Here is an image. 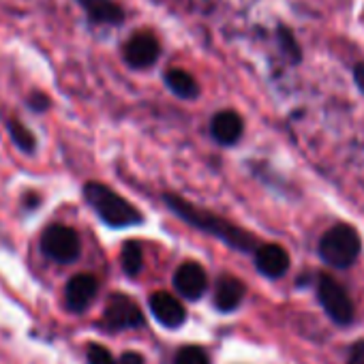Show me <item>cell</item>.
<instances>
[{
	"label": "cell",
	"mask_w": 364,
	"mask_h": 364,
	"mask_svg": "<svg viewBox=\"0 0 364 364\" xmlns=\"http://www.w3.org/2000/svg\"><path fill=\"white\" fill-rule=\"evenodd\" d=\"M163 202L165 206L180 219L185 221L187 225L221 240L223 245H228L230 249L238 251V253H253L257 247H259V240L247 232L245 228L232 223L230 219L213 213V210H206V208H200L198 204L185 200L182 196H176V193H165L163 196Z\"/></svg>",
	"instance_id": "obj_1"
},
{
	"label": "cell",
	"mask_w": 364,
	"mask_h": 364,
	"mask_svg": "<svg viewBox=\"0 0 364 364\" xmlns=\"http://www.w3.org/2000/svg\"><path fill=\"white\" fill-rule=\"evenodd\" d=\"M82 196L86 204L92 208V213L101 219L103 225L112 230H127L144 223V215L122 196H118L112 187L103 182L90 180L84 185Z\"/></svg>",
	"instance_id": "obj_2"
},
{
	"label": "cell",
	"mask_w": 364,
	"mask_h": 364,
	"mask_svg": "<svg viewBox=\"0 0 364 364\" xmlns=\"http://www.w3.org/2000/svg\"><path fill=\"white\" fill-rule=\"evenodd\" d=\"M317 255L326 266L347 270L362 255V236L351 223L338 221L321 234L317 242Z\"/></svg>",
	"instance_id": "obj_3"
},
{
	"label": "cell",
	"mask_w": 364,
	"mask_h": 364,
	"mask_svg": "<svg viewBox=\"0 0 364 364\" xmlns=\"http://www.w3.org/2000/svg\"><path fill=\"white\" fill-rule=\"evenodd\" d=\"M315 294L332 323L345 328L353 321V317H355L353 300H351L349 291L334 277H330L326 272L315 274Z\"/></svg>",
	"instance_id": "obj_4"
},
{
	"label": "cell",
	"mask_w": 364,
	"mask_h": 364,
	"mask_svg": "<svg viewBox=\"0 0 364 364\" xmlns=\"http://www.w3.org/2000/svg\"><path fill=\"white\" fill-rule=\"evenodd\" d=\"M41 251L56 264H73L82 253L80 234L65 223H52L41 234Z\"/></svg>",
	"instance_id": "obj_5"
},
{
	"label": "cell",
	"mask_w": 364,
	"mask_h": 364,
	"mask_svg": "<svg viewBox=\"0 0 364 364\" xmlns=\"http://www.w3.org/2000/svg\"><path fill=\"white\" fill-rule=\"evenodd\" d=\"M159 56H161V43L159 37L150 31L133 33L122 46V60L127 63V67L135 71H146L154 67Z\"/></svg>",
	"instance_id": "obj_6"
},
{
	"label": "cell",
	"mask_w": 364,
	"mask_h": 364,
	"mask_svg": "<svg viewBox=\"0 0 364 364\" xmlns=\"http://www.w3.org/2000/svg\"><path fill=\"white\" fill-rule=\"evenodd\" d=\"M105 326L109 330H129L144 323V315L133 298L124 294H112L103 313Z\"/></svg>",
	"instance_id": "obj_7"
},
{
	"label": "cell",
	"mask_w": 364,
	"mask_h": 364,
	"mask_svg": "<svg viewBox=\"0 0 364 364\" xmlns=\"http://www.w3.org/2000/svg\"><path fill=\"white\" fill-rule=\"evenodd\" d=\"M253 259H255V268L259 274H264L266 279H281L287 274L291 259L289 253L285 251V247L277 245V242H266L253 251Z\"/></svg>",
	"instance_id": "obj_8"
},
{
	"label": "cell",
	"mask_w": 364,
	"mask_h": 364,
	"mask_svg": "<svg viewBox=\"0 0 364 364\" xmlns=\"http://www.w3.org/2000/svg\"><path fill=\"white\" fill-rule=\"evenodd\" d=\"M173 287L187 300H200L208 289V274L198 262L180 264L173 272Z\"/></svg>",
	"instance_id": "obj_9"
},
{
	"label": "cell",
	"mask_w": 364,
	"mask_h": 364,
	"mask_svg": "<svg viewBox=\"0 0 364 364\" xmlns=\"http://www.w3.org/2000/svg\"><path fill=\"white\" fill-rule=\"evenodd\" d=\"M245 135V120L236 109H221L210 120V137L219 146H236Z\"/></svg>",
	"instance_id": "obj_10"
},
{
	"label": "cell",
	"mask_w": 364,
	"mask_h": 364,
	"mask_svg": "<svg viewBox=\"0 0 364 364\" xmlns=\"http://www.w3.org/2000/svg\"><path fill=\"white\" fill-rule=\"evenodd\" d=\"M97 294H99V281L92 274H86V272H80V274L71 277L67 287H65L67 306L73 313H84L92 304Z\"/></svg>",
	"instance_id": "obj_11"
},
{
	"label": "cell",
	"mask_w": 364,
	"mask_h": 364,
	"mask_svg": "<svg viewBox=\"0 0 364 364\" xmlns=\"http://www.w3.org/2000/svg\"><path fill=\"white\" fill-rule=\"evenodd\" d=\"M148 304H150L152 315L167 328H178L187 319V311L182 306V302L167 291H154Z\"/></svg>",
	"instance_id": "obj_12"
},
{
	"label": "cell",
	"mask_w": 364,
	"mask_h": 364,
	"mask_svg": "<svg viewBox=\"0 0 364 364\" xmlns=\"http://www.w3.org/2000/svg\"><path fill=\"white\" fill-rule=\"evenodd\" d=\"M77 5L86 18L99 26H120L127 18L124 9L116 0H77Z\"/></svg>",
	"instance_id": "obj_13"
},
{
	"label": "cell",
	"mask_w": 364,
	"mask_h": 364,
	"mask_svg": "<svg viewBox=\"0 0 364 364\" xmlns=\"http://www.w3.org/2000/svg\"><path fill=\"white\" fill-rule=\"evenodd\" d=\"M247 296V285L234 274H221L215 287V306L223 313L236 311Z\"/></svg>",
	"instance_id": "obj_14"
},
{
	"label": "cell",
	"mask_w": 364,
	"mask_h": 364,
	"mask_svg": "<svg viewBox=\"0 0 364 364\" xmlns=\"http://www.w3.org/2000/svg\"><path fill=\"white\" fill-rule=\"evenodd\" d=\"M163 82L167 86V90L182 99V101H196L202 92L200 88V82L196 80L193 73H189L187 69H182V67H169L165 69L163 73Z\"/></svg>",
	"instance_id": "obj_15"
},
{
	"label": "cell",
	"mask_w": 364,
	"mask_h": 364,
	"mask_svg": "<svg viewBox=\"0 0 364 364\" xmlns=\"http://www.w3.org/2000/svg\"><path fill=\"white\" fill-rule=\"evenodd\" d=\"M277 46H279V52L283 54V58L291 65V67H298L304 58L302 54V46L298 43L294 31L285 24H279L277 26Z\"/></svg>",
	"instance_id": "obj_16"
},
{
	"label": "cell",
	"mask_w": 364,
	"mask_h": 364,
	"mask_svg": "<svg viewBox=\"0 0 364 364\" xmlns=\"http://www.w3.org/2000/svg\"><path fill=\"white\" fill-rule=\"evenodd\" d=\"M7 131L11 141L16 144V148L24 154H35L37 152V137L35 133L18 118H9L7 120Z\"/></svg>",
	"instance_id": "obj_17"
},
{
	"label": "cell",
	"mask_w": 364,
	"mask_h": 364,
	"mask_svg": "<svg viewBox=\"0 0 364 364\" xmlns=\"http://www.w3.org/2000/svg\"><path fill=\"white\" fill-rule=\"evenodd\" d=\"M120 266L129 277H137L144 268V251L137 240H127L120 251Z\"/></svg>",
	"instance_id": "obj_18"
},
{
	"label": "cell",
	"mask_w": 364,
	"mask_h": 364,
	"mask_svg": "<svg viewBox=\"0 0 364 364\" xmlns=\"http://www.w3.org/2000/svg\"><path fill=\"white\" fill-rule=\"evenodd\" d=\"M173 364H210L208 353L198 345H187L176 353Z\"/></svg>",
	"instance_id": "obj_19"
},
{
	"label": "cell",
	"mask_w": 364,
	"mask_h": 364,
	"mask_svg": "<svg viewBox=\"0 0 364 364\" xmlns=\"http://www.w3.org/2000/svg\"><path fill=\"white\" fill-rule=\"evenodd\" d=\"M86 351H88V364H116L109 349L99 343H90Z\"/></svg>",
	"instance_id": "obj_20"
},
{
	"label": "cell",
	"mask_w": 364,
	"mask_h": 364,
	"mask_svg": "<svg viewBox=\"0 0 364 364\" xmlns=\"http://www.w3.org/2000/svg\"><path fill=\"white\" fill-rule=\"evenodd\" d=\"M26 105H28V109H31V112L46 114V112L52 107V99H50L46 92H41V90H35V92H31V95H28V99H26Z\"/></svg>",
	"instance_id": "obj_21"
},
{
	"label": "cell",
	"mask_w": 364,
	"mask_h": 364,
	"mask_svg": "<svg viewBox=\"0 0 364 364\" xmlns=\"http://www.w3.org/2000/svg\"><path fill=\"white\" fill-rule=\"evenodd\" d=\"M345 364H364V338L362 341H355L349 347V355H347V362Z\"/></svg>",
	"instance_id": "obj_22"
},
{
	"label": "cell",
	"mask_w": 364,
	"mask_h": 364,
	"mask_svg": "<svg viewBox=\"0 0 364 364\" xmlns=\"http://www.w3.org/2000/svg\"><path fill=\"white\" fill-rule=\"evenodd\" d=\"M351 77H353V82H355V86H358L360 95L364 97V60L353 65V69H351Z\"/></svg>",
	"instance_id": "obj_23"
},
{
	"label": "cell",
	"mask_w": 364,
	"mask_h": 364,
	"mask_svg": "<svg viewBox=\"0 0 364 364\" xmlns=\"http://www.w3.org/2000/svg\"><path fill=\"white\" fill-rule=\"evenodd\" d=\"M116 364H144V358L137 351H124Z\"/></svg>",
	"instance_id": "obj_24"
},
{
	"label": "cell",
	"mask_w": 364,
	"mask_h": 364,
	"mask_svg": "<svg viewBox=\"0 0 364 364\" xmlns=\"http://www.w3.org/2000/svg\"><path fill=\"white\" fill-rule=\"evenodd\" d=\"M24 204H26V206H35V204L39 206V198H37V193H26V196H24Z\"/></svg>",
	"instance_id": "obj_25"
},
{
	"label": "cell",
	"mask_w": 364,
	"mask_h": 364,
	"mask_svg": "<svg viewBox=\"0 0 364 364\" xmlns=\"http://www.w3.org/2000/svg\"><path fill=\"white\" fill-rule=\"evenodd\" d=\"M362 24H364V9H362Z\"/></svg>",
	"instance_id": "obj_26"
}]
</instances>
